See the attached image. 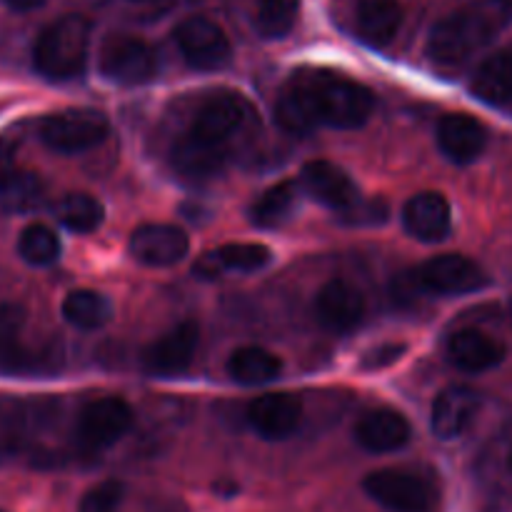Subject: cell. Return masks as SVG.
<instances>
[{
	"mask_svg": "<svg viewBox=\"0 0 512 512\" xmlns=\"http://www.w3.org/2000/svg\"><path fill=\"white\" fill-rule=\"evenodd\" d=\"M283 373V360L270 350L258 348V345H245L238 348L228 360V375L240 385H255L273 383Z\"/></svg>",
	"mask_w": 512,
	"mask_h": 512,
	"instance_id": "484cf974",
	"label": "cell"
},
{
	"mask_svg": "<svg viewBox=\"0 0 512 512\" xmlns=\"http://www.w3.org/2000/svg\"><path fill=\"white\" fill-rule=\"evenodd\" d=\"M340 218L348 225H380L388 220V205L383 200H363L358 198L350 208L340 210Z\"/></svg>",
	"mask_w": 512,
	"mask_h": 512,
	"instance_id": "e575fe53",
	"label": "cell"
},
{
	"mask_svg": "<svg viewBox=\"0 0 512 512\" xmlns=\"http://www.w3.org/2000/svg\"><path fill=\"white\" fill-rule=\"evenodd\" d=\"M33 405L15 398H0V455H13L28 443Z\"/></svg>",
	"mask_w": 512,
	"mask_h": 512,
	"instance_id": "f546056e",
	"label": "cell"
},
{
	"mask_svg": "<svg viewBox=\"0 0 512 512\" xmlns=\"http://www.w3.org/2000/svg\"><path fill=\"white\" fill-rule=\"evenodd\" d=\"M512 23V0H478L445 15L428 35L433 63L455 68L493 43Z\"/></svg>",
	"mask_w": 512,
	"mask_h": 512,
	"instance_id": "7a4b0ae2",
	"label": "cell"
},
{
	"mask_svg": "<svg viewBox=\"0 0 512 512\" xmlns=\"http://www.w3.org/2000/svg\"><path fill=\"white\" fill-rule=\"evenodd\" d=\"M303 420V400L293 393H265L248 405V423L260 438L288 440Z\"/></svg>",
	"mask_w": 512,
	"mask_h": 512,
	"instance_id": "4fadbf2b",
	"label": "cell"
},
{
	"mask_svg": "<svg viewBox=\"0 0 512 512\" xmlns=\"http://www.w3.org/2000/svg\"><path fill=\"white\" fill-rule=\"evenodd\" d=\"M375 108L373 90L330 70H298L280 88L275 120L293 135L318 128H360Z\"/></svg>",
	"mask_w": 512,
	"mask_h": 512,
	"instance_id": "6da1fadb",
	"label": "cell"
},
{
	"mask_svg": "<svg viewBox=\"0 0 512 512\" xmlns=\"http://www.w3.org/2000/svg\"><path fill=\"white\" fill-rule=\"evenodd\" d=\"M173 40L183 53L185 63L195 70H220L233 58L225 30L203 15H193L175 25Z\"/></svg>",
	"mask_w": 512,
	"mask_h": 512,
	"instance_id": "9c48e42d",
	"label": "cell"
},
{
	"mask_svg": "<svg viewBox=\"0 0 512 512\" xmlns=\"http://www.w3.org/2000/svg\"><path fill=\"white\" fill-rule=\"evenodd\" d=\"M148 512H190V510L185 503L170 498V500H158V503H153Z\"/></svg>",
	"mask_w": 512,
	"mask_h": 512,
	"instance_id": "8d00e7d4",
	"label": "cell"
},
{
	"mask_svg": "<svg viewBox=\"0 0 512 512\" xmlns=\"http://www.w3.org/2000/svg\"><path fill=\"white\" fill-rule=\"evenodd\" d=\"M225 160H228V148L203 143V140L193 138L188 133L173 145V153H170V163H173L175 173L193 180V183L215 178L225 168Z\"/></svg>",
	"mask_w": 512,
	"mask_h": 512,
	"instance_id": "7402d4cb",
	"label": "cell"
},
{
	"mask_svg": "<svg viewBox=\"0 0 512 512\" xmlns=\"http://www.w3.org/2000/svg\"><path fill=\"white\" fill-rule=\"evenodd\" d=\"M133 408L120 398L90 400L75 423V440L83 450L98 453L125 438L133 428Z\"/></svg>",
	"mask_w": 512,
	"mask_h": 512,
	"instance_id": "ba28073f",
	"label": "cell"
},
{
	"mask_svg": "<svg viewBox=\"0 0 512 512\" xmlns=\"http://www.w3.org/2000/svg\"><path fill=\"white\" fill-rule=\"evenodd\" d=\"M63 318L78 330H98L113 318V305L95 290H73L63 300Z\"/></svg>",
	"mask_w": 512,
	"mask_h": 512,
	"instance_id": "83f0119b",
	"label": "cell"
},
{
	"mask_svg": "<svg viewBox=\"0 0 512 512\" xmlns=\"http://www.w3.org/2000/svg\"><path fill=\"white\" fill-rule=\"evenodd\" d=\"M25 313L18 303H0V370L3 373H28L35 370V355L23 345Z\"/></svg>",
	"mask_w": 512,
	"mask_h": 512,
	"instance_id": "cb8c5ba5",
	"label": "cell"
},
{
	"mask_svg": "<svg viewBox=\"0 0 512 512\" xmlns=\"http://www.w3.org/2000/svg\"><path fill=\"white\" fill-rule=\"evenodd\" d=\"M363 490L390 512H433L435 485L425 475L403 468L375 470L363 480Z\"/></svg>",
	"mask_w": 512,
	"mask_h": 512,
	"instance_id": "5b68a950",
	"label": "cell"
},
{
	"mask_svg": "<svg viewBox=\"0 0 512 512\" xmlns=\"http://www.w3.org/2000/svg\"><path fill=\"white\" fill-rule=\"evenodd\" d=\"M125 500V485L118 480H105L80 498L78 512H120Z\"/></svg>",
	"mask_w": 512,
	"mask_h": 512,
	"instance_id": "836d02e7",
	"label": "cell"
},
{
	"mask_svg": "<svg viewBox=\"0 0 512 512\" xmlns=\"http://www.w3.org/2000/svg\"><path fill=\"white\" fill-rule=\"evenodd\" d=\"M365 315V298L343 278L328 280L315 295V318L330 333H348Z\"/></svg>",
	"mask_w": 512,
	"mask_h": 512,
	"instance_id": "5bb4252c",
	"label": "cell"
},
{
	"mask_svg": "<svg viewBox=\"0 0 512 512\" xmlns=\"http://www.w3.org/2000/svg\"><path fill=\"white\" fill-rule=\"evenodd\" d=\"M355 440L368 453H395V450L405 448L413 438V428H410L408 418L393 408H373L368 413L360 415L353 430Z\"/></svg>",
	"mask_w": 512,
	"mask_h": 512,
	"instance_id": "2e32d148",
	"label": "cell"
},
{
	"mask_svg": "<svg viewBox=\"0 0 512 512\" xmlns=\"http://www.w3.org/2000/svg\"><path fill=\"white\" fill-rule=\"evenodd\" d=\"M190 240L185 230L168 223H148L133 230L128 250L138 263L148 268H168L188 255Z\"/></svg>",
	"mask_w": 512,
	"mask_h": 512,
	"instance_id": "7c38bea8",
	"label": "cell"
},
{
	"mask_svg": "<svg viewBox=\"0 0 512 512\" xmlns=\"http://www.w3.org/2000/svg\"><path fill=\"white\" fill-rule=\"evenodd\" d=\"M18 255L28 265H38V268L53 265L60 258V238L48 225H28L18 238Z\"/></svg>",
	"mask_w": 512,
	"mask_h": 512,
	"instance_id": "d6a6232c",
	"label": "cell"
},
{
	"mask_svg": "<svg viewBox=\"0 0 512 512\" xmlns=\"http://www.w3.org/2000/svg\"><path fill=\"white\" fill-rule=\"evenodd\" d=\"M3 3L8 5V8L18 10V13H28V10L40 8V5H43L45 0H3Z\"/></svg>",
	"mask_w": 512,
	"mask_h": 512,
	"instance_id": "74e56055",
	"label": "cell"
},
{
	"mask_svg": "<svg viewBox=\"0 0 512 512\" xmlns=\"http://www.w3.org/2000/svg\"><path fill=\"white\" fill-rule=\"evenodd\" d=\"M0 200L8 210H33L43 200V183L35 173L0 165Z\"/></svg>",
	"mask_w": 512,
	"mask_h": 512,
	"instance_id": "f1b7e54d",
	"label": "cell"
},
{
	"mask_svg": "<svg viewBox=\"0 0 512 512\" xmlns=\"http://www.w3.org/2000/svg\"><path fill=\"white\" fill-rule=\"evenodd\" d=\"M508 465H510V470H512V453H510V458H508Z\"/></svg>",
	"mask_w": 512,
	"mask_h": 512,
	"instance_id": "f35d334b",
	"label": "cell"
},
{
	"mask_svg": "<svg viewBox=\"0 0 512 512\" xmlns=\"http://www.w3.org/2000/svg\"><path fill=\"white\" fill-rule=\"evenodd\" d=\"M403 8L398 0H355V28L373 48H385L398 35Z\"/></svg>",
	"mask_w": 512,
	"mask_h": 512,
	"instance_id": "603a6c76",
	"label": "cell"
},
{
	"mask_svg": "<svg viewBox=\"0 0 512 512\" xmlns=\"http://www.w3.org/2000/svg\"><path fill=\"white\" fill-rule=\"evenodd\" d=\"M300 185L310 198L333 210L350 208L360 198L358 185L340 165L330 163V160H310L300 170Z\"/></svg>",
	"mask_w": 512,
	"mask_h": 512,
	"instance_id": "ac0fdd59",
	"label": "cell"
},
{
	"mask_svg": "<svg viewBox=\"0 0 512 512\" xmlns=\"http://www.w3.org/2000/svg\"><path fill=\"white\" fill-rule=\"evenodd\" d=\"M470 90L488 105H505L512 100V50H495L475 70Z\"/></svg>",
	"mask_w": 512,
	"mask_h": 512,
	"instance_id": "d4e9b609",
	"label": "cell"
},
{
	"mask_svg": "<svg viewBox=\"0 0 512 512\" xmlns=\"http://www.w3.org/2000/svg\"><path fill=\"white\" fill-rule=\"evenodd\" d=\"M100 73L115 85H143L158 75V53L135 35H113L100 48Z\"/></svg>",
	"mask_w": 512,
	"mask_h": 512,
	"instance_id": "52a82bcc",
	"label": "cell"
},
{
	"mask_svg": "<svg viewBox=\"0 0 512 512\" xmlns=\"http://www.w3.org/2000/svg\"><path fill=\"white\" fill-rule=\"evenodd\" d=\"M90 48V23L83 15H63L38 35L33 65L45 80H73L83 73Z\"/></svg>",
	"mask_w": 512,
	"mask_h": 512,
	"instance_id": "3957f363",
	"label": "cell"
},
{
	"mask_svg": "<svg viewBox=\"0 0 512 512\" xmlns=\"http://www.w3.org/2000/svg\"><path fill=\"white\" fill-rule=\"evenodd\" d=\"M250 118H253V105L240 93L210 95L195 113L188 135L225 148L228 140L248 125Z\"/></svg>",
	"mask_w": 512,
	"mask_h": 512,
	"instance_id": "30bf717a",
	"label": "cell"
},
{
	"mask_svg": "<svg viewBox=\"0 0 512 512\" xmlns=\"http://www.w3.org/2000/svg\"><path fill=\"white\" fill-rule=\"evenodd\" d=\"M105 210L98 198L88 193H68L58 203V220L73 233H93L103 225Z\"/></svg>",
	"mask_w": 512,
	"mask_h": 512,
	"instance_id": "1f68e13d",
	"label": "cell"
},
{
	"mask_svg": "<svg viewBox=\"0 0 512 512\" xmlns=\"http://www.w3.org/2000/svg\"><path fill=\"white\" fill-rule=\"evenodd\" d=\"M38 135L55 153L75 155L98 148L110 135V123L93 108H68L45 115L38 123Z\"/></svg>",
	"mask_w": 512,
	"mask_h": 512,
	"instance_id": "277c9868",
	"label": "cell"
},
{
	"mask_svg": "<svg viewBox=\"0 0 512 512\" xmlns=\"http://www.w3.org/2000/svg\"><path fill=\"white\" fill-rule=\"evenodd\" d=\"M435 140L450 163L468 165L483 155L488 145V128L468 113H448L435 128Z\"/></svg>",
	"mask_w": 512,
	"mask_h": 512,
	"instance_id": "9a60e30c",
	"label": "cell"
},
{
	"mask_svg": "<svg viewBox=\"0 0 512 512\" xmlns=\"http://www.w3.org/2000/svg\"><path fill=\"white\" fill-rule=\"evenodd\" d=\"M415 288L433 295H468L488 285V275L475 260L460 253L435 255L410 273Z\"/></svg>",
	"mask_w": 512,
	"mask_h": 512,
	"instance_id": "8992f818",
	"label": "cell"
},
{
	"mask_svg": "<svg viewBox=\"0 0 512 512\" xmlns=\"http://www.w3.org/2000/svg\"><path fill=\"white\" fill-rule=\"evenodd\" d=\"M445 353H448L450 365H455L463 373L480 375L498 368L505 355H508V350L498 338L483 333V330L463 328L450 335Z\"/></svg>",
	"mask_w": 512,
	"mask_h": 512,
	"instance_id": "e0dca14e",
	"label": "cell"
},
{
	"mask_svg": "<svg viewBox=\"0 0 512 512\" xmlns=\"http://www.w3.org/2000/svg\"><path fill=\"white\" fill-rule=\"evenodd\" d=\"M483 398L478 390L465 388V385H450L435 398L433 415H430V428L435 438L455 440L470 428V423L478 415Z\"/></svg>",
	"mask_w": 512,
	"mask_h": 512,
	"instance_id": "d6986e66",
	"label": "cell"
},
{
	"mask_svg": "<svg viewBox=\"0 0 512 512\" xmlns=\"http://www.w3.org/2000/svg\"><path fill=\"white\" fill-rule=\"evenodd\" d=\"M403 353H405L403 343H385V345H380V348L368 350L363 358V363H360V368L363 370L390 368V365L398 363V360L403 358Z\"/></svg>",
	"mask_w": 512,
	"mask_h": 512,
	"instance_id": "d590c367",
	"label": "cell"
},
{
	"mask_svg": "<svg viewBox=\"0 0 512 512\" xmlns=\"http://www.w3.org/2000/svg\"><path fill=\"white\" fill-rule=\"evenodd\" d=\"M298 203L300 185L293 183V180H283V183H275L273 188H268L255 200V205L250 208V220H253V225L265 230L280 228V225L293 218Z\"/></svg>",
	"mask_w": 512,
	"mask_h": 512,
	"instance_id": "4316f807",
	"label": "cell"
},
{
	"mask_svg": "<svg viewBox=\"0 0 512 512\" xmlns=\"http://www.w3.org/2000/svg\"><path fill=\"white\" fill-rule=\"evenodd\" d=\"M403 225L415 240L423 243H440L453 228V210L443 193H418L405 203Z\"/></svg>",
	"mask_w": 512,
	"mask_h": 512,
	"instance_id": "ffe728a7",
	"label": "cell"
},
{
	"mask_svg": "<svg viewBox=\"0 0 512 512\" xmlns=\"http://www.w3.org/2000/svg\"><path fill=\"white\" fill-rule=\"evenodd\" d=\"M273 260L270 248L260 243H228L218 250L200 255L195 263L198 278H220L223 273H255Z\"/></svg>",
	"mask_w": 512,
	"mask_h": 512,
	"instance_id": "44dd1931",
	"label": "cell"
},
{
	"mask_svg": "<svg viewBox=\"0 0 512 512\" xmlns=\"http://www.w3.org/2000/svg\"><path fill=\"white\" fill-rule=\"evenodd\" d=\"M300 13V0H255L253 25L260 38L280 40L293 30Z\"/></svg>",
	"mask_w": 512,
	"mask_h": 512,
	"instance_id": "4dcf8cb0",
	"label": "cell"
},
{
	"mask_svg": "<svg viewBox=\"0 0 512 512\" xmlns=\"http://www.w3.org/2000/svg\"><path fill=\"white\" fill-rule=\"evenodd\" d=\"M200 330L193 320L178 323L170 328L163 338L153 340L148 348L143 350L140 365L153 378H175V375L185 373L190 368L198 350Z\"/></svg>",
	"mask_w": 512,
	"mask_h": 512,
	"instance_id": "8fae6325",
	"label": "cell"
}]
</instances>
